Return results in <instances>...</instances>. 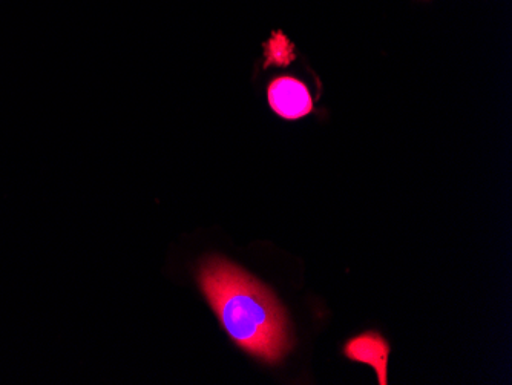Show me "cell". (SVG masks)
Segmentation results:
<instances>
[{"mask_svg": "<svg viewBox=\"0 0 512 385\" xmlns=\"http://www.w3.org/2000/svg\"><path fill=\"white\" fill-rule=\"evenodd\" d=\"M198 283L240 349L269 364L286 356L292 347L286 312L263 283L218 257L201 264Z\"/></svg>", "mask_w": 512, "mask_h": 385, "instance_id": "1", "label": "cell"}, {"mask_svg": "<svg viewBox=\"0 0 512 385\" xmlns=\"http://www.w3.org/2000/svg\"><path fill=\"white\" fill-rule=\"evenodd\" d=\"M390 352V344L378 332L361 333L355 338L348 339L344 346V355L350 361L368 364L376 370L381 385L388 384L387 370Z\"/></svg>", "mask_w": 512, "mask_h": 385, "instance_id": "3", "label": "cell"}, {"mask_svg": "<svg viewBox=\"0 0 512 385\" xmlns=\"http://www.w3.org/2000/svg\"><path fill=\"white\" fill-rule=\"evenodd\" d=\"M270 108L286 120H298L313 111V99L306 83L295 77H276L267 88Z\"/></svg>", "mask_w": 512, "mask_h": 385, "instance_id": "2", "label": "cell"}]
</instances>
